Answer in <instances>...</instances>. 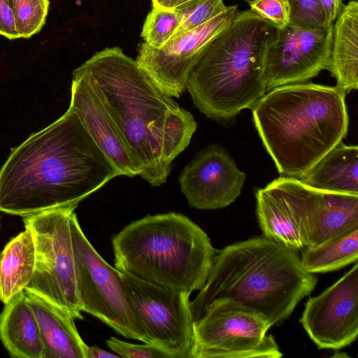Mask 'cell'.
I'll list each match as a JSON object with an SVG mask.
<instances>
[{
  "label": "cell",
  "mask_w": 358,
  "mask_h": 358,
  "mask_svg": "<svg viewBox=\"0 0 358 358\" xmlns=\"http://www.w3.org/2000/svg\"><path fill=\"white\" fill-rule=\"evenodd\" d=\"M119 176L69 108L10 152L0 169V212L23 217L78 206Z\"/></svg>",
  "instance_id": "obj_1"
},
{
  "label": "cell",
  "mask_w": 358,
  "mask_h": 358,
  "mask_svg": "<svg viewBox=\"0 0 358 358\" xmlns=\"http://www.w3.org/2000/svg\"><path fill=\"white\" fill-rule=\"evenodd\" d=\"M45 346V358H87V345L80 337L74 318L39 295L24 290Z\"/></svg>",
  "instance_id": "obj_17"
},
{
  "label": "cell",
  "mask_w": 358,
  "mask_h": 358,
  "mask_svg": "<svg viewBox=\"0 0 358 358\" xmlns=\"http://www.w3.org/2000/svg\"><path fill=\"white\" fill-rule=\"evenodd\" d=\"M112 245L121 273L188 295L204 286L216 255L208 234L174 212L132 222L113 236Z\"/></svg>",
  "instance_id": "obj_6"
},
{
  "label": "cell",
  "mask_w": 358,
  "mask_h": 358,
  "mask_svg": "<svg viewBox=\"0 0 358 358\" xmlns=\"http://www.w3.org/2000/svg\"><path fill=\"white\" fill-rule=\"evenodd\" d=\"M189 0H152V6L173 10L178 6L188 1Z\"/></svg>",
  "instance_id": "obj_33"
},
{
  "label": "cell",
  "mask_w": 358,
  "mask_h": 358,
  "mask_svg": "<svg viewBox=\"0 0 358 358\" xmlns=\"http://www.w3.org/2000/svg\"><path fill=\"white\" fill-rule=\"evenodd\" d=\"M70 229L81 311L96 317L127 338L152 344L127 292L122 273L95 250L75 212L71 217Z\"/></svg>",
  "instance_id": "obj_7"
},
{
  "label": "cell",
  "mask_w": 358,
  "mask_h": 358,
  "mask_svg": "<svg viewBox=\"0 0 358 358\" xmlns=\"http://www.w3.org/2000/svg\"><path fill=\"white\" fill-rule=\"evenodd\" d=\"M35 245L31 231L12 238L0 256V301L8 303L24 291L34 271Z\"/></svg>",
  "instance_id": "obj_22"
},
{
  "label": "cell",
  "mask_w": 358,
  "mask_h": 358,
  "mask_svg": "<svg viewBox=\"0 0 358 358\" xmlns=\"http://www.w3.org/2000/svg\"><path fill=\"white\" fill-rule=\"evenodd\" d=\"M0 313V340L10 357L45 358V346L24 291L4 304Z\"/></svg>",
  "instance_id": "obj_18"
},
{
  "label": "cell",
  "mask_w": 358,
  "mask_h": 358,
  "mask_svg": "<svg viewBox=\"0 0 358 358\" xmlns=\"http://www.w3.org/2000/svg\"><path fill=\"white\" fill-rule=\"evenodd\" d=\"M20 38H29L45 23L49 0H8Z\"/></svg>",
  "instance_id": "obj_24"
},
{
  "label": "cell",
  "mask_w": 358,
  "mask_h": 358,
  "mask_svg": "<svg viewBox=\"0 0 358 358\" xmlns=\"http://www.w3.org/2000/svg\"><path fill=\"white\" fill-rule=\"evenodd\" d=\"M120 357L118 355L109 352L96 346H87V358Z\"/></svg>",
  "instance_id": "obj_32"
},
{
  "label": "cell",
  "mask_w": 358,
  "mask_h": 358,
  "mask_svg": "<svg viewBox=\"0 0 358 358\" xmlns=\"http://www.w3.org/2000/svg\"><path fill=\"white\" fill-rule=\"evenodd\" d=\"M276 180L305 248L358 227V194L315 189L292 177Z\"/></svg>",
  "instance_id": "obj_11"
},
{
  "label": "cell",
  "mask_w": 358,
  "mask_h": 358,
  "mask_svg": "<svg viewBox=\"0 0 358 358\" xmlns=\"http://www.w3.org/2000/svg\"><path fill=\"white\" fill-rule=\"evenodd\" d=\"M0 35L9 40L20 38L8 0H0Z\"/></svg>",
  "instance_id": "obj_30"
},
{
  "label": "cell",
  "mask_w": 358,
  "mask_h": 358,
  "mask_svg": "<svg viewBox=\"0 0 358 358\" xmlns=\"http://www.w3.org/2000/svg\"><path fill=\"white\" fill-rule=\"evenodd\" d=\"M319 349L339 350L358 336V264L317 296L309 297L300 319Z\"/></svg>",
  "instance_id": "obj_14"
},
{
  "label": "cell",
  "mask_w": 358,
  "mask_h": 358,
  "mask_svg": "<svg viewBox=\"0 0 358 358\" xmlns=\"http://www.w3.org/2000/svg\"><path fill=\"white\" fill-rule=\"evenodd\" d=\"M1 215L0 214V232H1ZM1 250H0V256H1Z\"/></svg>",
  "instance_id": "obj_34"
},
{
  "label": "cell",
  "mask_w": 358,
  "mask_h": 358,
  "mask_svg": "<svg viewBox=\"0 0 358 358\" xmlns=\"http://www.w3.org/2000/svg\"><path fill=\"white\" fill-rule=\"evenodd\" d=\"M250 10L278 28L289 24L287 0H250Z\"/></svg>",
  "instance_id": "obj_29"
},
{
  "label": "cell",
  "mask_w": 358,
  "mask_h": 358,
  "mask_svg": "<svg viewBox=\"0 0 358 358\" xmlns=\"http://www.w3.org/2000/svg\"><path fill=\"white\" fill-rule=\"evenodd\" d=\"M261 314L229 299L212 301L194 322L192 358H279Z\"/></svg>",
  "instance_id": "obj_9"
},
{
  "label": "cell",
  "mask_w": 358,
  "mask_h": 358,
  "mask_svg": "<svg viewBox=\"0 0 358 358\" xmlns=\"http://www.w3.org/2000/svg\"><path fill=\"white\" fill-rule=\"evenodd\" d=\"M106 344L120 357L171 358L166 352L151 343H145L143 345L130 343L112 336L106 341Z\"/></svg>",
  "instance_id": "obj_28"
},
{
  "label": "cell",
  "mask_w": 358,
  "mask_h": 358,
  "mask_svg": "<svg viewBox=\"0 0 358 358\" xmlns=\"http://www.w3.org/2000/svg\"><path fill=\"white\" fill-rule=\"evenodd\" d=\"M342 2L345 0H341ZM350 1H357V0H350Z\"/></svg>",
  "instance_id": "obj_35"
},
{
  "label": "cell",
  "mask_w": 358,
  "mask_h": 358,
  "mask_svg": "<svg viewBox=\"0 0 358 358\" xmlns=\"http://www.w3.org/2000/svg\"><path fill=\"white\" fill-rule=\"evenodd\" d=\"M287 2L288 24L313 29H325L331 24L327 20L320 0H287Z\"/></svg>",
  "instance_id": "obj_27"
},
{
  "label": "cell",
  "mask_w": 358,
  "mask_h": 358,
  "mask_svg": "<svg viewBox=\"0 0 358 358\" xmlns=\"http://www.w3.org/2000/svg\"><path fill=\"white\" fill-rule=\"evenodd\" d=\"M333 24L331 55L327 70L345 92L358 87V2L343 5Z\"/></svg>",
  "instance_id": "obj_19"
},
{
  "label": "cell",
  "mask_w": 358,
  "mask_h": 358,
  "mask_svg": "<svg viewBox=\"0 0 358 358\" xmlns=\"http://www.w3.org/2000/svg\"><path fill=\"white\" fill-rule=\"evenodd\" d=\"M227 8L223 0H189L178 6L173 10L179 26L173 37L202 25Z\"/></svg>",
  "instance_id": "obj_25"
},
{
  "label": "cell",
  "mask_w": 358,
  "mask_h": 358,
  "mask_svg": "<svg viewBox=\"0 0 358 358\" xmlns=\"http://www.w3.org/2000/svg\"><path fill=\"white\" fill-rule=\"evenodd\" d=\"M79 68L90 78L115 123L138 176L154 187L166 182L173 161L196 129L192 114L163 93L119 47L95 53Z\"/></svg>",
  "instance_id": "obj_2"
},
{
  "label": "cell",
  "mask_w": 358,
  "mask_h": 358,
  "mask_svg": "<svg viewBox=\"0 0 358 358\" xmlns=\"http://www.w3.org/2000/svg\"><path fill=\"white\" fill-rule=\"evenodd\" d=\"M178 26L174 10L152 6L145 20L141 36L150 47L160 48L174 36Z\"/></svg>",
  "instance_id": "obj_26"
},
{
  "label": "cell",
  "mask_w": 358,
  "mask_h": 358,
  "mask_svg": "<svg viewBox=\"0 0 358 358\" xmlns=\"http://www.w3.org/2000/svg\"><path fill=\"white\" fill-rule=\"evenodd\" d=\"M238 12L237 6H228L202 25L171 38L160 48L141 43L136 61L163 93L178 98L186 89L189 73L203 47Z\"/></svg>",
  "instance_id": "obj_12"
},
{
  "label": "cell",
  "mask_w": 358,
  "mask_h": 358,
  "mask_svg": "<svg viewBox=\"0 0 358 358\" xmlns=\"http://www.w3.org/2000/svg\"><path fill=\"white\" fill-rule=\"evenodd\" d=\"M256 215L264 236L297 251L304 245L276 179L255 192Z\"/></svg>",
  "instance_id": "obj_21"
},
{
  "label": "cell",
  "mask_w": 358,
  "mask_h": 358,
  "mask_svg": "<svg viewBox=\"0 0 358 358\" xmlns=\"http://www.w3.org/2000/svg\"><path fill=\"white\" fill-rule=\"evenodd\" d=\"M329 23L332 24L341 11L343 4L341 0H320Z\"/></svg>",
  "instance_id": "obj_31"
},
{
  "label": "cell",
  "mask_w": 358,
  "mask_h": 358,
  "mask_svg": "<svg viewBox=\"0 0 358 358\" xmlns=\"http://www.w3.org/2000/svg\"><path fill=\"white\" fill-rule=\"evenodd\" d=\"M332 35L333 24L320 29L290 24L280 28L266 55V92L285 85L306 82L327 69Z\"/></svg>",
  "instance_id": "obj_13"
},
{
  "label": "cell",
  "mask_w": 358,
  "mask_h": 358,
  "mask_svg": "<svg viewBox=\"0 0 358 358\" xmlns=\"http://www.w3.org/2000/svg\"><path fill=\"white\" fill-rule=\"evenodd\" d=\"M346 92L298 83L274 87L252 108L256 130L284 176L300 179L345 137Z\"/></svg>",
  "instance_id": "obj_3"
},
{
  "label": "cell",
  "mask_w": 358,
  "mask_h": 358,
  "mask_svg": "<svg viewBox=\"0 0 358 358\" xmlns=\"http://www.w3.org/2000/svg\"><path fill=\"white\" fill-rule=\"evenodd\" d=\"M245 178L229 153L213 144L196 154L182 170L178 182L190 207L215 210L236 201Z\"/></svg>",
  "instance_id": "obj_15"
},
{
  "label": "cell",
  "mask_w": 358,
  "mask_h": 358,
  "mask_svg": "<svg viewBox=\"0 0 358 358\" xmlns=\"http://www.w3.org/2000/svg\"><path fill=\"white\" fill-rule=\"evenodd\" d=\"M111 161L120 176L138 175L134 159L89 76L79 67L73 72L69 107Z\"/></svg>",
  "instance_id": "obj_16"
},
{
  "label": "cell",
  "mask_w": 358,
  "mask_h": 358,
  "mask_svg": "<svg viewBox=\"0 0 358 358\" xmlns=\"http://www.w3.org/2000/svg\"><path fill=\"white\" fill-rule=\"evenodd\" d=\"M278 27L252 10L238 12L202 49L186 89L207 117L227 122L252 108L266 92V55Z\"/></svg>",
  "instance_id": "obj_5"
},
{
  "label": "cell",
  "mask_w": 358,
  "mask_h": 358,
  "mask_svg": "<svg viewBox=\"0 0 358 358\" xmlns=\"http://www.w3.org/2000/svg\"><path fill=\"white\" fill-rule=\"evenodd\" d=\"M77 206L45 210L22 217L35 245L29 291L62 309L74 319H83L78 299L70 220Z\"/></svg>",
  "instance_id": "obj_8"
},
{
  "label": "cell",
  "mask_w": 358,
  "mask_h": 358,
  "mask_svg": "<svg viewBox=\"0 0 358 358\" xmlns=\"http://www.w3.org/2000/svg\"><path fill=\"white\" fill-rule=\"evenodd\" d=\"M301 261L311 273H326L341 269L357 262L358 227L340 234L314 248H304Z\"/></svg>",
  "instance_id": "obj_23"
},
{
  "label": "cell",
  "mask_w": 358,
  "mask_h": 358,
  "mask_svg": "<svg viewBox=\"0 0 358 358\" xmlns=\"http://www.w3.org/2000/svg\"><path fill=\"white\" fill-rule=\"evenodd\" d=\"M358 148L342 141L299 180L315 189L358 194Z\"/></svg>",
  "instance_id": "obj_20"
},
{
  "label": "cell",
  "mask_w": 358,
  "mask_h": 358,
  "mask_svg": "<svg viewBox=\"0 0 358 358\" xmlns=\"http://www.w3.org/2000/svg\"><path fill=\"white\" fill-rule=\"evenodd\" d=\"M127 292L152 344L171 358H192L189 295L122 273Z\"/></svg>",
  "instance_id": "obj_10"
},
{
  "label": "cell",
  "mask_w": 358,
  "mask_h": 358,
  "mask_svg": "<svg viewBox=\"0 0 358 358\" xmlns=\"http://www.w3.org/2000/svg\"><path fill=\"white\" fill-rule=\"evenodd\" d=\"M317 278L296 251L265 236L220 250L200 292L190 302L194 322L214 300L229 299L263 315L273 326L287 319L315 287Z\"/></svg>",
  "instance_id": "obj_4"
}]
</instances>
